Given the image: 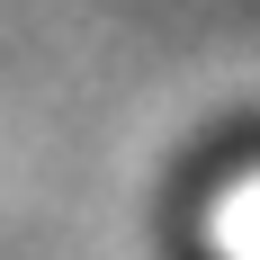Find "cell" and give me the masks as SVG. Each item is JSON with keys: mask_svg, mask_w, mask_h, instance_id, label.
Returning a JSON list of instances; mask_svg holds the SVG:
<instances>
[{"mask_svg": "<svg viewBox=\"0 0 260 260\" xmlns=\"http://www.w3.org/2000/svg\"><path fill=\"white\" fill-rule=\"evenodd\" d=\"M207 242H215L224 260H260V171H251V180H242L234 198L207 215Z\"/></svg>", "mask_w": 260, "mask_h": 260, "instance_id": "6da1fadb", "label": "cell"}]
</instances>
